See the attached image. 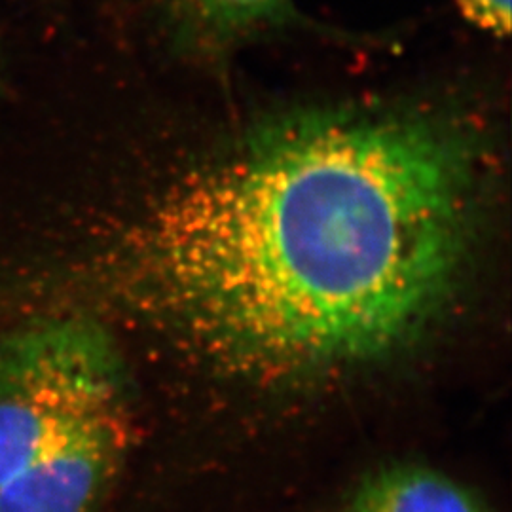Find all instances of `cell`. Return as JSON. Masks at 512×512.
Segmentation results:
<instances>
[{"label": "cell", "mask_w": 512, "mask_h": 512, "mask_svg": "<svg viewBox=\"0 0 512 512\" xmlns=\"http://www.w3.org/2000/svg\"><path fill=\"white\" fill-rule=\"evenodd\" d=\"M480 167L475 131L439 112H285L164 190L114 275L224 365H359L404 346L448 300Z\"/></svg>", "instance_id": "obj_1"}, {"label": "cell", "mask_w": 512, "mask_h": 512, "mask_svg": "<svg viewBox=\"0 0 512 512\" xmlns=\"http://www.w3.org/2000/svg\"><path fill=\"white\" fill-rule=\"evenodd\" d=\"M126 401L116 348L84 317L0 336V486L76 421Z\"/></svg>", "instance_id": "obj_2"}, {"label": "cell", "mask_w": 512, "mask_h": 512, "mask_svg": "<svg viewBox=\"0 0 512 512\" xmlns=\"http://www.w3.org/2000/svg\"><path fill=\"white\" fill-rule=\"evenodd\" d=\"M126 440V401L76 421L0 486V512L95 511Z\"/></svg>", "instance_id": "obj_3"}, {"label": "cell", "mask_w": 512, "mask_h": 512, "mask_svg": "<svg viewBox=\"0 0 512 512\" xmlns=\"http://www.w3.org/2000/svg\"><path fill=\"white\" fill-rule=\"evenodd\" d=\"M165 23L196 50L222 52L245 38L285 25L294 0H150Z\"/></svg>", "instance_id": "obj_4"}, {"label": "cell", "mask_w": 512, "mask_h": 512, "mask_svg": "<svg viewBox=\"0 0 512 512\" xmlns=\"http://www.w3.org/2000/svg\"><path fill=\"white\" fill-rule=\"evenodd\" d=\"M346 512H492L452 476L423 465H395L370 476Z\"/></svg>", "instance_id": "obj_5"}, {"label": "cell", "mask_w": 512, "mask_h": 512, "mask_svg": "<svg viewBox=\"0 0 512 512\" xmlns=\"http://www.w3.org/2000/svg\"><path fill=\"white\" fill-rule=\"evenodd\" d=\"M461 12L482 31L505 37L511 31V0H456Z\"/></svg>", "instance_id": "obj_6"}]
</instances>
